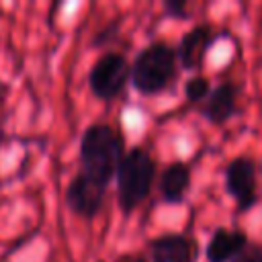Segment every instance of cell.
Masks as SVG:
<instances>
[{
    "label": "cell",
    "mask_w": 262,
    "mask_h": 262,
    "mask_svg": "<svg viewBox=\"0 0 262 262\" xmlns=\"http://www.w3.org/2000/svg\"><path fill=\"white\" fill-rule=\"evenodd\" d=\"M125 156L123 135L108 123H92L80 137V174L106 190Z\"/></svg>",
    "instance_id": "cell-1"
},
{
    "label": "cell",
    "mask_w": 262,
    "mask_h": 262,
    "mask_svg": "<svg viewBox=\"0 0 262 262\" xmlns=\"http://www.w3.org/2000/svg\"><path fill=\"white\" fill-rule=\"evenodd\" d=\"M178 76L176 49L166 41H154L145 45L131 63V86L141 96L162 94L172 86Z\"/></svg>",
    "instance_id": "cell-2"
},
{
    "label": "cell",
    "mask_w": 262,
    "mask_h": 262,
    "mask_svg": "<svg viewBox=\"0 0 262 262\" xmlns=\"http://www.w3.org/2000/svg\"><path fill=\"white\" fill-rule=\"evenodd\" d=\"M154 178H156V160L151 158V154L141 145L127 149L115 174L117 203L123 213L135 211L147 199Z\"/></svg>",
    "instance_id": "cell-3"
},
{
    "label": "cell",
    "mask_w": 262,
    "mask_h": 262,
    "mask_svg": "<svg viewBox=\"0 0 262 262\" xmlns=\"http://www.w3.org/2000/svg\"><path fill=\"white\" fill-rule=\"evenodd\" d=\"M131 78V63L119 51L102 53L88 72V86L98 100H115Z\"/></svg>",
    "instance_id": "cell-4"
},
{
    "label": "cell",
    "mask_w": 262,
    "mask_h": 262,
    "mask_svg": "<svg viewBox=\"0 0 262 262\" xmlns=\"http://www.w3.org/2000/svg\"><path fill=\"white\" fill-rule=\"evenodd\" d=\"M225 190L233 196L239 213H246L258 203V166L252 158L237 156L227 164Z\"/></svg>",
    "instance_id": "cell-5"
},
{
    "label": "cell",
    "mask_w": 262,
    "mask_h": 262,
    "mask_svg": "<svg viewBox=\"0 0 262 262\" xmlns=\"http://www.w3.org/2000/svg\"><path fill=\"white\" fill-rule=\"evenodd\" d=\"M217 37H219V33L209 23H201V25H194L192 29H188L176 47L178 66H182L188 72L201 70L203 61H205L211 45L217 41Z\"/></svg>",
    "instance_id": "cell-6"
},
{
    "label": "cell",
    "mask_w": 262,
    "mask_h": 262,
    "mask_svg": "<svg viewBox=\"0 0 262 262\" xmlns=\"http://www.w3.org/2000/svg\"><path fill=\"white\" fill-rule=\"evenodd\" d=\"M104 194L106 190L94 186L80 172H76L66 188V205L76 217L84 221H92L102 209Z\"/></svg>",
    "instance_id": "cell-7"
},
{
    "label": "cell",
    "mask_w": 262,
    "mask_h": 262,
    "mask_svg": "<svg viewBox=\"0 0 262 262\" xmlns=\"http://www.w3.org/2000/svg\"><path fill=\"white\" fill-rule=\"evenodd\" d=\"M151 262H196L199 244L184 233H162L147 244Z\"/></svg>",
    "instance_id": "cell-8"
},
{
    "label": "cell",
    "mask_w": 262,
    "mask_h": 262,
    "mask_svg": "<svg viewBox=\"0 0 262 262\" xmlns=\"http://www.w3.org/2000/svg\"><path fill=\"white\" fill-rule=\"evenodd\" d=\"M237 94L239 88L233 82H221L219 86L211 88L209 96L201 106L203 117L213 125L227 123L237 111Z\"/></svg>",
    "instance_id": "cell-9"
},
{
    "label": "cell",
    "mask_w": 262,
    "mask_h": 262,
    "mask_svg": "<svg viewBox=\"0 0 262 262\" xmlns=\"http://www.w3.org/2000/svg\"><path fill=\"white\" fill-rule=\"evenodd\" d=\"M248 235L239 229L217 227L207 242L205 258L207 262H233L237 254L248 246Z\"/></svg>",
    "instance_id": "cell-10"
},
{
    "label": "cell",
    "mask_w": 262,
    "mask_h": 262,
    "mask_svg": "<svg viewBox=\"0 0 262 262\" xmlns=\"http://www.w3.org/2000/svg\"><path fill=\"white\" fill-rule=\"evenodd\" d=\"M188 188H190V168L184 162H172L160 172L158 190L164 203L168 205L182 203Z\"/></svg>",
    "instance_id": "cell-11"
},
{
    "label": "cell",
    "mask_w": 262,
    "mask_h": 262,
    "mask_svg": "<svg viewBox=\"0 0 262 262\" xmlns=\"http://www.w3.org/2000/svg\"><path fill=\"white\" fill-rule=\"evenodd\" d=\"M209 92H211V82H209V78H205L201 74L190 76L184 84V96L188 102H205Z\"/></svg>",
    "instance_id": "cell-12"
},
{
    "label": "cell",
    "mask_w": 262,
    "mask_h": 262,
    "mask_svg": "<svg viewBox=\"0 0 262 262\" xmlns=\"http://www.w3.org/2000/svg\"><path fill=\"white\" fill-rule=\"evenodd\" d=\"M117 37H119V23L111 20V23H106L102 29H98V31L94 33L90 45H92V47H104V45H111Z\"/></svg>",
    "instance_id": "cell-13"
},
{
    "label": "cell",
    "mask_w": 262,
    "mask_h": 262,
    "mask_svg": "<svg viewBox=\"0 0 262 262\" xmlns=\"http://www.w3.org/2000/svg\"><path fill=\"white\" fill-rule=\"evenodd\" d=\"M164 10L172 18H188V4L184 0H166Z\"/></svg>",
    "instance_id": "cell-14"
},
{
    "label": "cell",
    "mask_w": 262,
    "mask_h": 262,
    "mask_svg": "<svg viewBox=\"0 0 262 262\" xmlns=\"http://www.w3.org/2000/svg\"><path fill=\"white\" fill-rule=\"evenodd\" d=\"M233 262H262V244H248Z\"/></svg>",
    "instance_id": "cell-15"
},
{
    "label": "cell",
    "mask_w": 262,
    "mask_h": 262,
    "mask_svg": "<svg viewBox=\"0 0 262 262\" xmlns=\"http://www.w3.org/2000/svg\"><path fill=\"white\" fill-rule=\"evenodd\" d=\"M113 262H147V258L141 256V254H137V252H127V254L117 256Z\"/></svg>",
    "instance_id": "cell-16"
}]
</instances>
